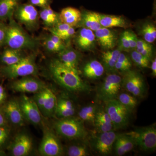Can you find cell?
I'll return each instance as SVG.
<instances>
[{"instance_id":"7","label":"cell","mask_w":156,"mask_h":156,"mask_svg":"<svg viewBox=\"0 0 156 156\" xmlns=\"http://www.w3.org/2000/svg\"><path fill=\"white\" fill-rule=\"evenodd\" d=\"M106 103L105 110L112 122L115 130L127 127L129 122L131 111L117 99L109 101Z\"/></svg>"},{"instance_id":"12","label":"cell","mask_w":156,"mask_h":156,"mask_svg":"<svg viewBox=\"0 0 156 156\" xmlns=\"http://www.w3.org/2000/svg\"><path fill=\"white\" fill-rule=\"evenodd\" d=\"M11 89L15 92L22 93H37L46 88L42 81L35 78L27 76L14 81L11 85Z\"/></svg>"},{"instance_id":"11","label":"cell","mask_w":156,"mask_h":156,"mask_svg":"<svg viewBox=\"0 0 156 156\" xmlns=\"http://www.w3.org/2000/svg\"><path fill=\"white\" fill-rule=\"evenodd\" d=\"M19 103L25 119L34 125H39L41 122V112L34 99L23 95Z\"/></svg>"},{"instance_id":"36","label":"cell","mask_w":156,"mask_h":156,"mask_svg":"<svg viewBox=\"0 0 156 156\" xmlns=\"http://www.w3.org/2000/svg\"><path fill=\"white\" fill-rule=\"evenodd\" d=\"M67 155L69 156H87L89 155V153L85 146L75 145L69 147Z\"/></svg>"},{"instance_id":"47","label":"cell","mask_w":156,"mask_h":156,"mask_svg":"<svg viewBox=\"0 0 156 156\" xmlns=\"http://www.w3.org/2000/svg\"><path fill=\"white\" fill-rule=\"evenodd\" d=\"M0 1H1V0H0Z\"/></svg>"},{"instance_id":"37","label":"cell","mask_w":156,"mask_h":156,"mask_svg":"<svg viewBox=\"0 0 156 156\" xmlns=\"http://www.w3.org/2000/svg\"><path fill=\"white\" fill-rule=\"evenodd\" d=\"M44 45L47 50L50 52L54 53H58L66 47V46H62L57 44L48 37L45 39Z\"/></svg>"},{"instance_id":"44","label":"cell","mask_w":156,"mask_h":156,"mask_svg":"<svg viewBox=\"0 0 156 156\" xmlns=\"http://www.w3.org/2000/svg\"><path fill=\"white\" fill-rule=\"evenodd\" d=\"M6 98V94L4 87L0 85V105L5 101Z\"/></svg>"},{"instance_id":"39","label":"cell","mask_w":156,"mask_h":156,"mask_svg":"<svg viewBox=\"0 0 156 156\" xmlns=\"http://www.w3.org/2000/svg\"><path fill=\"white\" fill-rule=\"evenodd\" d=\"M127 34H128V42L130 45V50L131 51L135 50L136 43L138 40L136 34L131 30H127Z\"/></svg>"},{"instance_id":"28","label":"cell","mask_w":156,"mask_h":156,"mask_svg":"<svg viewBox=\"0 0 156 156\" xmlns=\"http://www.w3.org/2000/svg\"><path fill=\"white\" fill-rule=\"evenodd\" d=\"M39 17L48 28L53 27L61 22L59 14L51 9L50 5L42 8Z\"/></svg>"},{"instance_id":"14","label":"cell","mask_w":156,"mask_h":156,"mask_svg":"<svg viewBox=\"0 0 156 156\" xmlns=\"http://www.w3.org/2000/svg\"><path fill=\"white\" fill-rule=\"evenodd\" d=\"M6 118L11 123L18 126H23L25 119L19 101L13 99L6 104L3 108Z\"/></svg>"},{"instance_id":"16","label":"cell","mask_w":156,"mask_h":156,"mask_svg":"<svg viewBox=\"0 0 156 156\" xmlns=\"http://www.w3.org/2000/svg\"><path fill=\"white\" fill-rule=\"evenodd\" d=\"M95 32L96 40L102 48L110 50L115 48L116 44L117 37L113 31L101 27Z\"/></svg>"},{"instance_id":"34","label":"cell","mask_w":156,"mask_h":156,"mask_svg":"<svg viewBox=\"0 0 156 156\" xmlns=\"http://www.w3.org/2000/svg\"><path fill=\"white\" fill-rule=\"evenodd\" d=\"M132 63L129 57L124 53H120L115 65V70L126 72L130 69Z\"/></svg>"},{"instance_id":"25","label":"cell","mask_w":156,"mask_h":156,"mask_svg":"<svg viewBox=\"0 0 156 156\" xmlns=\"http://www.w3.org/2000/svg\"><path fill=\"white\" fill-rule=\"evenodd\" d=\"M104 71L103 65L95 59L88 62L83 68L84 76L91 80H95L101 77L103 75Z\"/></svg>"},{"instance_id":"2","label":"cell","mask_w":156,"mask_h":156,"mask_svg":"<svg viewBox=\"0 0 156 156\" xmlns=\"http://www.w3.org/2000/svg\"><path fill=\"white\" fill-rule=\"evenodd\" d=\"M9 20L5 44L9 48L20 50L32 49L37 47V40L27 33L13 18Z\"/></svg>"},{"instance_id":"19","label":"cell","mask_w":156,"mask_h":156,"mask_svg":"<svg viewBox=\"0 0 156 156\" xmlns=\"http://www.w3.org/2000/svg\"><path fill=\"white\" fill-rule=\"evenodd\" d=\"M136 145L134 140L126 134H117L115 140L114 150L116 155L121 156L131 151Z\"/></svg>"},{"instance_id":"40","label":"cell","mask_w":156,"mask_h":156,"mask_svg":"<svg viewBox=\"0 0 156 156\" xmlns=\"http://www.w3.org/2000/svg\"><path fill=\"white\" fill-rule=\"evenodd\" d=\"M7 25L0 20V48L5 44Z\"/></svg>"},{"instance_id":"30","label":"cell","mask_w":156,"mask_h":156,"mask_svg":"<svg viewBox=\"0 0 156 156\" xmlns=\"http://www.w3.org/2000/svg\"><path fill=\"white\" fill-rule=\"evenodd\" d=\"M57 99L55 94L50 89L45 88L44 101L42 113L46 116L50 117L55 114Z\"/></svg>"},{"instance_id":"6","label":"cell","mask_w":156,"mask_h":156,"mask_svg":"<svg viewBox=\"0 0 156 156\" xmlns=\"http://www.w3.org/2000/svg\"><path fill=\"white\" fill-rule=\"evenodd\" d=\"M122 87V78L120 76L109 74L98 89V98L105 102L117 99Z\"/></svg>"},{"instance_id":"26","label":"cell","mask_w":156,"mask_h":156,"mask_svg":"<svg viewBox=\"0 0 156 156\" xmlns=\"http://www.w3.org/2000/svg\"><path fill=\"white\" fill-rule=\"evenodd\" d=\"M21 0H1L0 20H9L13 18L14 12L20 4Z\"/></svg>"},{"instance_id":"1","label":"cell","mask_w":156,"mask_h":156,"mask_svg":"<svg viewBox=\"0 0 156 156\" xmlns=\"http://www.w3.org/2000/svg\"><path fill=\"white\" fill-rule=\"evenodd\" d=\"M49 69L54 80L67 90L74 92L90 90V87L82 80L78 71L65 65L58 59L51 61Z\"/></svg>"},{"instance_id":"31","label":"cell","mask_w":156,"mask_h":156,"mask_svg":"<svg viewBox=\"0 0 156 156\" xmlns=\"http://www.w3.org/2000/svg\"><path fill=\"white\" fill-rule=\"evenodd\" d=\"M140 33L143 40L150 44H152L156 39L155 26L151 23H146L143 25Z\"/></svg>"},{"instance_id":"45","label":"cell","mask_w":156,"mask_h":156,"mask_svg":"<svg viewBox=\"0 0 156 156\" xmlns=\"http://www.w3.org/2000/svg\"><path fill=\"white\" fill-rule=\"evenodd\" d=\"M152 74L154 77H155L156 76V58H155L152 62L151 65Z\"/></svg>"},{"instance_id":"8","label":"cell","mask_w":156,"mask_h":156,"mask_svg":"<svg viewBox=\"0 0 156 156\" xmlns=\"http://www.w3.org/2000/svg\"><path fill=\"white\" fill-rule=\"evenodd\" d=\"M13 16L20 23L29 30L35 29L38 24V12L35 7L30 3L20 4Z\"/></svg>"},{"instance_id":"21","label":"cell","mask_w":156,"mask_h":156,"mask_svg":"<svg viewBox=\"0 0 156 156\" xmlns=\"http://www.w3.org/2000/svg\"><path fill=\"white\" fill-rule=\"evenodd\" d=\"M78 25L82 27L89 29L95 31L100 28L99 14L91 11H84L82 13L80 21Z\"/></svg>"},{"instance_id":"18","label":"cell","mask_w":156,"mask_h":156,"mask_svg":"<svg viewBox=\"0 0 156 156\" xmlns=\"http://www.w3.org/2000/svg\"><path fill=\"white\" fill-rule=\"evenodd\" d=\"M95 34L93 31L82 27L76 39V44L80 49L84 50H92L95 46Z\"/></svg>"},{"instance_id":"23","label":"cell","mask_w":156,"mask_h":156,"mask_svg":"<svg viewBox=\"0 0 156 156\" xmlns=\"http://www.w3.org/2000/svg\"><path fill=\"white\" fill-rule=\"evenodd\" d=\"M99 21L101 27L105 28L116 27L125 28L129 25L124 17L117 15L99 14Z\"/></svg>"},{"instance_id":"15","label":"cell","mask_w":156,"mask_h":156,"mask_svg":"<svg viewBox=\"0 0 156 156\" xmlns=\"http://www.w3.org/2000/svg\"><path fill=\"white\" fill-rule=\"evenodd\" d=\"M31 138L26 134L17 135L11 147L12 155L14 156H25L29 154L32 147Z\"/></svg>"},{"instance_id":"17","label":"cell","mask_w":156,"mask_h":156,"mask_svg":"<svg viewBox=\"0 0 156 156\" xmlns=\"http://www.w3.org/2000/svg\"><path fill=\"white\" fill-rule=\"evenodd\" d=\"M58 53V59L59 61L68 67L78 72V66L81 56L77 51L66 47Z\"/></svg>"},{"instance_id":"9","label":"cell","mask_w":156,"mask_h":156,"mask_svg":"<svg viewBox=\"0 0 156 156\" xmlns=\"http://www.w3.org/2000/svg\"><path fill=\"white\" fill-rule=\"evenodd\" d=\"M122 79V86L135 97H142L145 93L144 80L140 73L136 71L129 70L126 72Z\"/></svg>"},{"instance_id":"10","label":"cell","mask_w":156,"mask_h":156,"mask_svg":"<svg viewBox=\"0 0 156 156\" xmlns=\"http://www.w3.org/2000/svg\"><path fill=\"white\" fill-rule=\"evenodd\" d=\"M39 151L43 156H58L62 154L63 150L56 135L50 130H46L39 147Z\"/></svg>"},{"instance_id":"20","label":"cell","mask_w":156,"mask_h":156,"mask_svg":"<svg viewBox=\"0 0 156 156\" xmlns=\"http://www.w3.org/2000/svg\"><path fill=\"white\" fill-rule=\"evenodd\" d=\"M94 125L99 133L115 130L112 122L105 109H98Z\"/></svg>"},{"instance_id":"43","label":"cell","mask_w":156,"mask_h":156,"mask_svg":"<svg viewBox=\"0 0 156 156\" xmlns=\"http://www.w3.org/2000/svg\"><path fill=\"white\" fill-rule=\"evenodd\" d=\"M31 5L35 7H41L43 8L50 5L51 0H29Z\"/></svg>"},{"instance_id":"46","label":"cell","mask_w":156,"mask_h":156,"mask_svg":"<svg viewBox=\"0 0 156 156\" xmlns=\"http://www.w3.org/2000/svg\"><path fill=\"white\" fill-rule=\"evenodd\" d=\"M6 124V121L5 115L2 113L0 112V127H4Z\"/></svg>"},{"instance_id":"33","label":"cell","mask_w":156,"mask_h":156,"mask_svg":"<svg viewBox=\"0 0 156 156\" xmlns=\"http://www.w3.org/2000/svg\"><path fill=\"white\" fill-rule=\"evenodd\" d=\"M117 100L130 110L132 112L137 106L138 101L136 97L127 93H122L119 94L117 98Z\"/></svg>"},{"instance_id":"3","label":"cell","mask_w":156,"mask_h":156,"mask_svg":"<svg viewBox=\"0 0 156 156\" xmlns=\"http://www.w3.org/2000/svg\"><path fill=\"white\" fill-rule=\"evenodd\" d=\"M35 58V55L34 54L25 56L15 64L4 66L1 71L3 75L11 79L36 75L37 67Z\"/></svg>"},{"instance_id":"41","label":"cell","mask_w":156,"mask_h":156,"mask_svg":"<svg viewBox=\"0 0 156 156\" xmlns=\"http://www.w3.org/2000/svg\"><path fill=\"white\" fill-rule=\"evenodd\" d=\"M135 50L140 53V54H142L144 56L146 57L150 60L152 56L153 47L151 45V44H149L147 46L144 47V48L136 49Z\"/></svg>"},{"instance_id":"24","label":"cell","mask_w":156,"mask_h":156,"mask_svg":"<svg viewBox=\"0 0 156 156\" xmlns=\"http://www.w3.org/2000/svg\"><path fill=\"white\" fill-rule=\"evenodd\" d=\"M75 108L73 102L69 99L60 98L57 100L55 114L60 119H65L73 115Z\"/></svg>"},{"instance_id":"4","label":"cell","mask_w":156,"mask_h":156,"mask_svg":"<svg viewBox=\"0 0 156 156\" xmlns=\"http://www.w3.org/2000/svg\"><path fill=\"white\" fill-rule=\"evenodd\" d=\"M54 126L58 135L67 139H82L87 134L82 122L74 118L61 119L56 122Z\"/></svg>"},{"instance_id":"22","label":"cell","mask_w":156,"mask_h":156,"mask_svg":"<svg viewBox=\"0 0 156 156\" xmlns=\"http://www.w3.org/2000/svg\"><path fill=\"white\" fill-rule=\"evenodd\" d=\"M59 15L61 22L74 27L80 21L82 12L76 8L69 7L62 9Z\"/></svg>"},{"instance_id":"38","label":"cell","mask_w":156,"mask_h":156,"mask_svg":"<svg viewBox=\"0 0 156 156\" xmlns=\"http://www.w3.org/2000/svg\"><path fill=\"white\" fill-rule=\"evenodd\" d=\"M119 50L126 52L131 51L130 45L128 42L127 30L123 32L119 39Z\"/></svg>"},{"instance_id":"29","label":"cell","mask_w":156,"mask_h":156,"mask_svg":"<svg viewBox=\"0 0 156 156\" xmlns=\"http://www.w3.org/2000/svg\"><path fill=\"white\" fill-rule=\"evenodd\" d=\"M121 53L119 49L107 50L103 52L101 57L105 69L110 72L115 71V65Z\"/></svg>"},{"instance_id":"35","label":"cell","mask_w":156,"mask_h":156,"mask_svg":"<svg viewBox=\"0 0 156 156\" xmlns=\"http://www.w3.org/2000/svg\"><path fill=\"white\" fill-rule=\"evenodd\" d=\"M131 58L133 62L140 68H147L149 66L150 59L135 50L131 51Z\"/></svg>"},{"instance_id":"27","label":"cell","mask_w":156,"mask_h":156,"mask_svg":"<svg viewBox=\"0 0 156 156\" xmlns=\"http://www.w3.org/2000/svg\"><path fill=\"white\" fill-rule=\"evenodd\" d=\"M24 56L21 50L9 48L3 51L0 61L5 66H9L17 63Z\"/></svg>"},{"instance_id":"5","label":"cell","mask_w":156,"mask_h":156,"mask_svg":"<svg viewBox=\"0 0 156 156\" xmlns=\"http://www.w3.org/2000/svg\"><path fill=\"white\" fill-rule=\"evenodd\" d=\"M125 134L131 136L136 145L145 151H154L156 148V129L154 125L137 128Z\"/></svg>"},{"instance_id":"32","label":"cell","mask_w":156,"mask_h":156,"mask_svg":"<svg viewBox=\"0 0 156 156\" xmlns=\"http://www.w3.org/2000/svg\"><path fill=\"white\" fill-rule=\"evenodd\" d=\"M98 109L95 105H89L83 108L79 112V116L83 121L94 124Z\"/></svg>"},{"instance_id":"42","label":"cell","mask_w":156,"mask_h":156,"mask_svg":"<svg viewBox=\"0 0 156 156\" xmlns=\"http://www.w3.org/2000/svg\"><path fill=\"white\" fill-rule=\"evenodd\" d=\"M9 135V131L8 128L5 127H0V147L6 142Z\"/></svg>"},{"instance_id":"13","label":"cell","mask_w":156,"mask_h":156,"mask_svg":"<svg viewBox=\"0 0 156 156\" xmlns=\"http://www.w3.org/2000/svg\"><path fill=\"white\" fill-rule=\"evenodd\" d=\"M117 134L114 131L100 133L94 140V147L95 150L102 155L111 153Z\"/></svg>"}]
</instances>
